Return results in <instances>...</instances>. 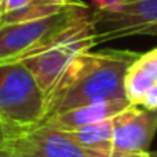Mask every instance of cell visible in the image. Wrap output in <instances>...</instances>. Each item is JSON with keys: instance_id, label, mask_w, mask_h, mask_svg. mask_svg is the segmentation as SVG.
<instances>
[{"instance_id": "5bb4252c", "label": "cell", "mask_w": 157, "mask_h": 157, "mask_svg": "<svg viewBox=\"0 0 157 157\" xmlns=\"http://www.w3.org/2000/svg\"><path fill=\"white\" fill-rule=\"evenodd\" d=\"M142 106L146 108V109H152V111H157V83L145 94L143 97V102H142Z\"/></svg>"}, {"instance_id": "3957f363", "label": "cell", "mask_w": 157, "mask_h": 157, "mask_svg": "<svg viewBox=\"0 0 157 157\" xmlns=\"http://www.w3.org/2000/svg\"><path fill=\"white\" fill-rule=\"evenodd\" d=\"M48 116V99L37 78L22 60L0 63V119L28 129Z\"/></svg>"}, {"instance_id": "9c48e42d", "label": "cell", "mask_w": 157, "mask_h": 157, "mask_svg": "<svg viewBox=\"0 0 157 157\" xmlns=\"http://www.w3.org/2000/svg\"><path fill=\"white\" fill-rule=\"evenodd\" d=\"M63 132L86 154V157L113 155V119Z\"/></svg>"}, {"instance_id": "9a60e30c", "label": "cell", "mask_w": 157, "mask_h": 157, "mask_svg": "<svg viewBox=\"0 0 157 157\" xmlns=\"http://www.w3.org/2000/svg\"><path fill=\"white\" fill-rule=\"evenodd\" d=\"M117 2L119 0H91V5H93V10H103V8H108Z\"/></svg>"}, {"instance_id": "e0dca14e", "label": "cell", "mask_w": 157, "mask_h": 157, "mask_svg": "<svg viewBox=\"0 0 157 157\" xmlns=\"http://www.w3.org/2000/svg\"><path fill=\"white\" fill-rule=\"evenodd\" d=\"M52 2H57V3H68L71 0H52Z\"/></svg>"}, {"instance_id": "7a4b0ae2", "label": "cell", "mask_w": 157, "mask_h": 157, "mask_svg": "<svg viewBox=\"0 0 157 157\" xmlns=\"http://www.w3.org/2000/svg\"><path fill=\"white\" fill-rule=\"evenodd\" d=\"M91 14L93 10L78 16L52 42L22 59L37 78L40 88L46 94V99L68 66L80 54L91 51L97 45Z\"/></svg>"}, {"instance_id": "8fae6325", "label": "cell", "mask_w": 157, "mask_h": 157, "mask_svg": "<svg viewBox=\"0 0 157 157\" xmlns=\"http://www.w3.org/2000/svg\"><path fill=\"white\" fill-rule=\"evenodd\" d=\"M139 60H140V63L151 72V75L155 78V82H157V48L151 49V51L146 52V54H142V56L139 57Z\"/></svg>"}, {"instance_id": "277c9868", "label": "cell", "mask_w": 157, "mask_h": 157, "mask_svg": "<svg viewBox=\"0 0 157 157\" xmlns=\"http://www.w3.org/2000/svg\"><path fill=\"white\" fill-rule=\"evenodd\" d=\"M82 0H72L49 16L0 25V63L16 62L52 42L78 16L91 11Z\"/></svg>"}, {"instance_id": "30bf717a", "label": "cell", "mask_w": 157, "mask_h": 157, "mask_svg": "<svg viewBox=\"0 0 157 157\" xmlns=\"http://www.w3.org/2000/svg\"><path fill=\"white\" fill-rule=\"evenodd\" d=\"M142 56V54H140ZM155 78L137 59L125 75V96L131 105H142L145 94L155 85Z\"/></svg>"}, {"instance_id": "ba28073f", "label": "cell", "mask_w": 157, "mask_h": 157, "mask_svg": "<svg viewBox=\"0 0 157 157\" xmlns=\"http://www.w3.org/2000/svg\"><path fill=\"white\" fill-rule=\"evenodd\" d=\"M131 103L126 99H116L106 102L90 103L83 106H77L63 113L52 114L46 117L42 123L60 131H72L77 128H83L88 125H94L103 120H109L116 117L119 113L126 109Z\"/></svg>"}, {"instance_id": "52a82bcc", "label": "cell", "mask_w": 157, "mask_h": 157, "mask_svg": "<svg viewBox=\"0 0 157 157\" xmlns=\"http://www.w3.org/2000/svg\"><path fill=\"white\" fill-rule=\"evenodd\" d=\"M157 131V111L129 105L113 117V155L148 154Z\"/></svg>"}, {"instance_id": "d6986e66", "label": "cell", "mask_w": 157, "mask_h": 157, "mask_svg": "<svg viewBox=\"0 0 157 157\" xmlns=\"http://www.w3.org/2000/svg\"><path fill=\"white\" fill-rule=\"evenodd\" d=\"M0 6H2V0H0Z\"/></svg>"}, {"instance_id": "8992f818", "label": "cell", "mask_w": 157, "mask_h": 157, "mask_svg": "<svg viewBox=\"0 0 157 157\" xmlns=\"http://www.w3.org/2000/svg\"><path fill=\"white\" fill-rule=\"evenodd\" d=\"M0 157H86V154L63 131L40 123L0 148Z\"/></svg>"}, {"instance_id": "6da1fadb", "label": "cell", "mask_w": 157, "mask_h": 157, "mask_svg": "<svg viewBox=\"0 0 157 157\" xmlns=\"http://www.w3.org/2000/svg\"><path fill=\"white\" fill-rule=\"evenodd\" d=\"M139 57L120 49L80 54L48 94L46 117L90 103L126 99L125 75Z\"/></svg>"}, {"instance_id": "7c38bea8", "label": "cell", "mask_w": 157, "mask_h": 157, "mask_svg": "<svg viewBox=\"0 0 157 157\" xmlns=\"http://www.w3.org/2000/svg\"><path fill=\"white\" fill-rule=\"evenodd\" d=\"M23 131L25 129H19V128L10 126L8 123H5L2 119H0V148H3L11 139H14L16 136H19Z\"/></svg>"}, {"instance_id": "5b68a950", "label": "cell", "mask_w": 157, "mask_h": 157, "mask_svg": "<svg viewBox=\"0 0 157 157\" xmlns=\"http://www.w3.org/2000/svg\"><path fill=\"white\" fill-rule=\"evenodd\" d=\"M91 17L97 43L157 36V0H119L108 8L93 10Z\"/></svg>"}, {"instance_id": "4fadbf2b", "label": "cell", "mask_w": 157, "mask_h": 157, "mask_svg": "<svg viewBox=\"0 0 157 157\" xmlns=\"http://www.w3.org/2000/svg\"><path fill=\"white\" fill-rule=\"evenodd\" d=\"M37 0H2V6H0V17L3 14H8L11 11L20 10L29 3H34Z\"/></svg>"}, {"instance_id": "ac0fdd59", "label": "cell", "mask_w": 157, "mask_h": 157, "mask_svg": "<svg viewBox=\"0 0 157 157\" xmlns=\"http://www.w3.org/2000/svg\"><path fill=\"white\" fill-rule=\"evenodd\" d=\"M149 157H157V151H149Z\"/></svg>"}, {"instance_id": "2e32d148", "label": "cell", "mask_w": 157, "mask_h": 157, "mask_svg": "<svg viewBox=\"0 0 157 157\" xmlns=\"http://www.w3.org/2000/svg\"><path fill=\"white\" fill-rule=\"evenodd\" d=\"M111 157H149L148 154H123V155H111Z\"/></svg>"}]
</instances>
